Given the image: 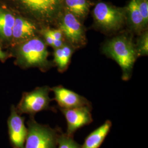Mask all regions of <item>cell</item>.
Returning a JSON list of instances; mask_svg holds the SVG:
<instances>
[{"mask_svg": "<svg viewBox=\"0 0 148 148\" xmlns=\"http://www.w3.org/2000/svg\"><path fill=\"white\" fill-rule=\"evenodd\" d=\"M95 25L103 32H114L126 24V12L104 2L98 3L93 11Z\"/></svg>", "mask_w": 148, "mask_h": 148, "instance_id": "3957f363", "label": "cell"}, {"mask_svg": "<svg viewBox=\"0 0 148 148\" xmlns=\"http://www.w3.org/2000/svg\"><path fill=\"white\" fill-rule=\"evenodd\" d=\"M90 6L88 0H65L64 8L82 21L87 16Z\"/></svg>", "mask_w": 148, "mask_h": 148, "instance_id": "5bb4252c", "label": "cell"}, {"mask_svg": "<svg viewBox=\"0 0 148 148\" xmlns=\"http://www.w3.org/2000/svg\"><path fill=\"white\" fill-rule=\"evenodd\" d=\"M138 57L145 56L148 54V32L147 30L139 35L135 43Z\"/></svg>", "mask_w": 148, "mask_h": 148, "instance_id": "9a60e30c", "label": "cell"}, {"mask_svg": "<svg viewBox=\"0 0 148 148\" xmlns=\"http://www.w3.org/2000/svg\"><path fill=\"white\" fill-rule=\"evenodd\" d=\"M111 126V121L106 120L100 127L90 133L80 148H99L110 132Z\"/></svg>", "mask_w": 148, "mask_h": 148, "instance_id": "4fadbf2b", "label": "cell"}, {"mask_svg": "<svg viewBox=\"0 0 148 148\" xmlns=\"http://www.w3.org/2000/svg\"><path fill=\"white\" fill-rule=\"evenodd\" d=\"M138 8L140 12L144 22L147 25L148 24V0H136Z\"/></svg>", "mask_w": 148, "mask_h": 148, "instance_id": "ac0fdd59", "label": "cell"}, {"mask_svg": "<svg viewBox=\"0 0 148 148\" xmlns=\"http://www.w3.org/2000/svg\"><path fill=\"white\" fill-rule=\"evenodd\" d=\"M127 16L129 25L133 32L141 34L147 30L148 25L144 22L142 15L139 11L136 0H131L127 7Z\"/></svg>", "mask_w": 148, "mask_h": 148, "instance_id": "8fae6325", "label": "cell"}, {"mask_svg": "<svg viewBox=\"0 0 148 148\" xmlns=\"http://www.w3.org/2000/svg\"><path fill=\"white\" fill-rule=\"evenodd\" d=\"M47 46L42 36L37 35L13 47L16 64L22 68H37L43 71L47 70L52 63L48 59Z\"/></svg>", "mask_w": 148, "mask_h": 148, "instance_id": "7a4b0ae2", "label": "cell"}, {"mask_svg": "<svg viewBox=\"0 0 148 148\" xmlns=\"http://www.w3.org/2000/svg\"><path fill=\"white\" fill-rule=\"evenodd\" d=\"M102 52L121 67L123 80L130 79L134 64L138 57L135 43L131 35L123 34L108 40L102 47Z\"/></svg>", "mask_w": 148, "mask_h": 148, "instance_id": "6da1fadb", "label": "cell"}, {"mask_svg": "<svg viewBox=\"0 0 148 148\" xmlns=\"http://www.w3.org/2000/svg\"><path fill=\"white\" fill-rule=\"evenodd\" d=\"M61 48H62V53H63L62 61L61 66L60 68L58 69V70L59 72L63 73L67 69L70 61L71 57L75 49L66 41H65L63 46Z\"/></svg>", "mask_w": 148, "mask_h": 148, "instance_id": "2e32d148", "label": "cell"}, {"mask_svg": "<svg viewBox=\"0 0 148 148\" xmlns=\"http://www.w3.org/2000/svg\"><path fill=\"white\" fill-rule=\"evenodd\" d=\"M41 28L35 23L21 16H15L12 29L11 46L16 45L40 34Z\"/></svg>", "mask_w": 148, "mask_h": 148, "instance_id": "9c48e42d", "label": "cell"}, {"mask_svg": "<svg viewBox=\"0 0 148 148\" xmlns=\"http://www.w3.org/2000/svg\"><path fill=\"white\" fill-rule=\"evenodd\" d=\"M9 57H10V54L7 52L3 51L0 46V60L2 62H5Z\"/></svg>", "mask_w": 148, "mask_h": 148, "instance_id": "44dd1931", "label": "cell"}, {"mask_svg": "<svg viewBox=\"0 0 148 148\" xmlns=\"http://www.w3.org/2000/svg\"><path fill=\"white\" fill-rule=\"evenodd\" d=\"M47 31L54 40H65L63 33L58 28L57 29H51L47 28Z\"/></svg>", "mask_w": 148, "mask_h": 148, "instance_id": "d6986e66", "label": "cell"}, {"mask_svg": "<svg viewBox=\"0 0 148 148\" xmlns=\"http://www.w3.org/2000/svg\"><path fill=\"white\" fill-rule=\"evenodd\" d=\"M53 92L54 100L60 109H72L84 106H91V104L84 97L62 86H56L51 88Z\"/></svg>", "mask_w": 148, "mask_h": 148, "instance_id": "30bf717a", "label": "cell"}, {"mask_svg": "<svg viewBox=\"0 0 148 148\" xmlns=\"http://www.w3.org/2000/svg\"><path fill=\"white\" fill-rule=\"evenodd\" d=\"M66 123V134L73 136L80 128L88 125L93 121L91 106H84L72 109H60Z\"/></svg>", "mask_w": 148, "mask_h": 148, "instance_id": "52a82bcc", "label": "cell"}, {"mask_svg": "<svg viewBox=\"0 0 148 148\" xmlns=\"http://www.w3.org/2000/svg\"><path fill=\"white\" fill-rule=\"evenodd\" d=\"M51 91L48 86H42L24 93L16 108V110L21 115L27 114L30 116H34L37 112L43 110L56 111L54 108L49 106L52 100L49 96Z\"/></svg>", "mask_w": 148, "mask_h": 148, "instance_id": "5b68a950", "label": "cell"}, {"mask_svg": "<svg viewBox=\"0 0 148 148\" xmlns=\"http://www.w3.org/2000/svg\"><path fill=\"white\" fill-rule=\"evenodd\" d=\"M81 145L74 139L73 136L60 133L57 140V148H80Z\"/></svg>", "mask_w": 148, "mask_h": 148, "instance_id": "e0dca14e", "label": "cell"}, {"mask_svg": "<svg viewBox=\"0 0 148 148\" xmlns=\"http://www.w3.org/2000/svg\"><path fill=\"white\" fill-rule=\"evenodd\" d=\"M65 41H66L65 40H54L52 47L54 49L62 47Z\"/></svg>", "mask_w": 148, "mask_h": 148, "instance_id": "ffe728a7", "label": "cell"}, {"mask_svg": "<svg viewBox=\"0 0 148 148\" xmlns=\"http://www.w3.org/2000/svg\"><path fill=\"white\" fill-rule=\"evenodd\" d=\"M25 118L12 106L11 114L7 120L10 141L13 148H23L27 137V129L25 125Z\"/></svg>", "mask_w": 148, "mask_h": 148, "instance_id": "ba28073f", "label": "cell"}, {"mask_svg": "<svg viewBox=\"0 0 148 148\" xmlns=\"http://www.w3.org/2000/svg\"><path fill=\"white\" fill-rule=\"evenodd\" d=\"M56 26L63 32L65 41L75 49L85 46L87 43L85 27L73 13L64 9Z\"/></svg>", "mask_w": 148, "mask_h": 148, "instance_id": "8992f818", "label": "cell"}, {"mask_svg": "<svg viewBox=\"0 0 148 148\" xmlns=\"http://www.w3.org/2000/svg\"><path fill=\"white\" fill-rule=\"evenodd\" d=\"M27 132L23 148H57L59 135L58 129L40 124L34 116L27 122Z\"/></svg>", "mask_w": 148, "mask_h": 148, "instance_id": "277c9868", "label": "cell"}, {"mask_svg": "<svg viewBox=\"0 0 148 148\" xmlns=\"http://www.w3.org/2000/svg\"><path fill=\"white\" fill-rule=\"evenodd\" d=\"M15 16L0 8V41L7 46H11L12 29Z\"/></svg>", "mask_w": 148, "mask_h": 148, "instance_id": "7c38bea8", "label": "cell"}]
</instances>
